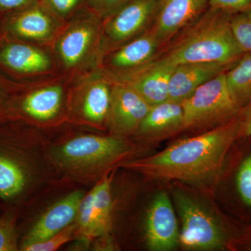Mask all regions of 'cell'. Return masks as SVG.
Here are the masks:
<instances>
[{
    "label": "cell",
    "instance_id": "obj_33",
    "mask_svg": "<svg viewBox=\"0 0 251 251\" xmlns=\"http://www.w3.org/2000/svg\"><path fill=\"white\" fill-rule=\"evenodd\" d=\"M244 245L247 250L251 251V230L248 232L247 235L244 237Z\"/></svg>",
    "mask_w": 251,
    "mask_h": 251
},
{
    "label": "cell",
    "instance_id": "obj_15",
    "mask_svg": "<svg viewBox=\"0 0 251 251\" xmlns=\"http://www.w3.org/2000/svg\"><path fill=\"white\" fill-rule=\"evenodd\" d=\"M83 197V193L74 191L51 206L31 227L21 247L44 242L72 224Z\"/></svg>",
    "mask_w": 251,
    "mask_h": 251
},
{
    "label": "cell",
    "instance_id": "obj_4",
    "mask_svg": "<svg viewBox=\"0 0 251 251\" xmlns=\"http://www.w3.org/2000/svg\"><path fill=\"white\" fill-rule=\"evenodd\" d=\"M226 73L203 84L181 103L184 130L211 129L237 116L241 108L229 92Z\"/></svg>",
    "mask_w": 251,
    "mask_h": 251
},
{
    "label": "cell",
    "instance_id": "obj_31",
    "mask_svg": "<svg viewBox=\"0 0 251 251\" xmlns=\"http://www.w3.org/2000/svg\"><path fill=\"white\" fill-rule=\"evenodd\" d=\"M237 139L251 136V102L242 107L237 115Z\"/></svg>",
    "mask_w": 251,
    "mask_h": 251
},
{
    "label": "cell",
    "instance_id": "obj_29",
    "mask_svg": "<svg viewBox=\"0 0 251 251\" xmlns=\"http://www.w3.org/2000/svg\"><path fill=\"white\" fill-rule=\"evenodd\" d=\"M236 182L238 192L243 202L247 206H251V155L241 164Z\"/></svg>",
    "mask_w": 251,
    "mask_h": 251
},
{
    "label": "cell",
    "instance_id": "obj_28",
    "mask_svg": "<svg viewBox=\"0 0 251 251\" xmlns=\"http://www.w3.org/2000/svg\"><path fill=\"white\" fill-rule=\"evenodd\" d=\"M18 250L16 221L11 216L0 219V251Z\"/></svg>",
    "mask_w": 251,
    "mask_h": 251
},
{
    "label": "cell",
    "instance_id": "obj_13",
    "mask_svg": "<svg viewBox=\"0 0 251 251\" xmlns=\"http://www.w3.org/2000/svg\"><path fill=\"white\" fill-rule=\"evenodd\" d=\"M87 74L80 80L77 90L81 115L91 123L107 122L112 81L100 69Z\"/></svg>",
    "mask_w": 251,
    "mask_h": 251
},
{
    "label": "cell",
    "instance_id": "obj_6",
    "mask_svg": "<svg viewBox=\"0 0 251 251\" xmlns=\"http://www.w3.org/2000/svg\"><path fill=\"white\" fill-rule=\"evenodd\" d=\"M173 196L181 221L179 245L188 251L224 249L226 237L215 218L182 190H174Z\"/></svg>",
    "mask_w": 251,
    "mask_h": 251
},
{
    "label": "cell",
    "instance_id": "obj_20",
    "mask_svg": "<svg viewBox=\"0 0 251 251\" xmlns=\"http://www.w3.org/2000/svg\"><path fill=\"white\" fill-rule=\"evenodd\" d=\"M229 92L239 108L251 102V52H244L226 73Z\"/></svg>",
    "mask_w": 251,
    "mask_h": 251
},
{
    "label": "cell",
    "instance_id": "obj_7",
    "mask_svg": "<svg viewBox=\"0 0 251 251\" xmlns=\"http://www.w3.org/2000/svg\"><path fill=\"white\" fill-rule=\"evenodd\" d=\"M157 0H130L117 14L103 21L101 59L105 54L143 35L152 27Z\"/></svg>",
    "mask_w": 251,
    "mask_h": 251
},
{
    "label": "cell",
    "instance_id": "obj_1",
    "mask_svg": "<svg viewBox=\"0 0 251 251\" xmlns=\"http://www.w3.org/2000/svg\"><path fill=\"white\" fill-rule=\"evenodd\" d=\"M237 116L202 134L176 140L163 151L126 163L151 179L208 186L221 174L229 148L237 140Z\"/></svg>",
    "mask_w": 251,
    "mask_h": 251
},
{
    "label": "cell",
    "instance_id": "obj_32",
    "mask_svg": "<svg viewBox=\"0 0 251 251\" xmlns=\"http://www.w3.org/2000/svg\"><path fill=\"white\" fill-rule=\"evenodd\" d=\"M38 1L39 0H0V10L16 11Z\"/></svg>",
    "mask_w": 251,
    "mask_h": 251
},
{
    "label": "cell",
    "instance_id": "obj_17",
    "mask_svg": "<svg viewBox=\"0 0 251 251\" xmlns=\"http://www.w3.org/2000/svg\"><path fill=\"white\" fill-rule=\"evenodd\" d=\"M0 63L13 72L28 75L46 74L53 67L51 54L31 43L6 44L0 49Z\"/></svg>",
    "mask_w": 251,
    "mask_h": 251
},
{
    "label": "cell",
    "instance_id": "obj_16",
    "mask_svg": "<svg viewBox=\"0 0 251 251\" xmlns=\"http://www.w3.org/2000/svg\"><path fill=\"white\" fill-rule=\"evenodd\" d=\"M175 67L161 59H155L129 76L113 82L130 86L153 106L168 100L170 79Z\"/></svg>",
    "mask_w": 251,
    "mask_h": 251
},
{
    "label": "cell",
    "instance_id": "obj_5",
    "mask_svg": "<svg viewBox=\"0 0 251 251\" xmlns=\"http://www.w3.org/2000/svg\"><path fill=\"white\" fill-rule=\"evenodd\" d=\"M131 148L120 136L83 135L64 144L57 158L68 171L83 173L98 171L128 155Z\"/></svg>",
    "mask_w": 251,
    "mask_h": 251
},
{
    "label": "cell",
    "instance_id": "obj_2",
    "mask_svg": "<svg viewBox=\"0 0 251 251\" xmlns=\"http://www.w3.org/2000/svg\"><path fill=\"white\" fill-rule=\"evenodd\" d=\"M230 16L209 6L163 46L156 59L173 66L202 62L235 64L244 52L232 33Z\"/></svg>",
    "mask_w": 251,
    "mask_h": 251
},
{
    "label": "cell",
    "instance_id": "obj_11",
    "mask_svg": "<svg viewBox=\"0 0 251 251\" xmlns=\"http://www.w3.org/2000/svg\"><path fill=\"white\" fill-rule=\"evenodd\" d=\"M177 219L169 196L160 192L153 198L147 214L145 239L151 251H170L179 245Z\"/></svg>",
    "mask_w": 251,
    "mask_h": 251
},
{
    "label": "cell",
    "instance_id": "obj_23",
    "mask_svg": "<svg viewBox=\"0 0 251 251\" xmlns=\"http://www.w3.org/2000/svg\"><path fill=\"white\" fill-rule=\"evenodd\" d=\"M76 231L82 239L90 241L103 236L98 217L94 206L93 192L91 191L82 198L79 205L76 218Z\"/></svg>",
    "mask_w": 251,
    "mask_h": 251
},
{
    "label": "cell",
    "instance_id": "obj_18",
    "mask_svg": "<svg viewBox=\"0 0 251 251\" xmlns=\"http://www.w3.org/2000/svg\"><path fill=\"white\" fill-rule=\"evenodd\" d=\"M184 130L182 104L168 100L153 105L135 133L145 139L162 140Z\"/></svg>",
    "mask_w": 251,
    "mask_h": 251
},
{
    "label": "cell",
    "instance_id": "obj_8",
    "mask_svg": "<svg viewBox=\"0 0 251 251\" xmlns=\"http://www.w3.org/2000/svg\"><path fill=\"white\" fill-rule=\"evenodd\" d=\"M161 48L150 29L103 55L99 69L112 81L122 80L152 62Z\"/></svg>",
    "mask_w": 251,
    "mask_h": 251
},
{
    "label": "cell",
    "instance_id": "obj_26",
    "mask_svg": "<svg viewBox=\"0 0 251 251\" xmlns=\"http://www.w3.org/2000/svg\"><path fill=\"white\" fill-rule=\"evenodd\" d=\"M56 16L66 23L81 9L86 7V0H42Z\"/></svg>",
    "mask_w": 251,
    "mask_h": 251
},
{
    "label": "cell",
    "instance_id": "obj_12",
    "mask_svg": "<svg viewBox=\"0 0 251 251\" xmlns=\"http://www.w3.org/2000/svg\"><path fill=\"white\" fill-rule=\"evenodd\" d=\"M209 6V0H157L156 18L151 30L163 47Z\"/></svg>",
    "mask_w": 251,
    "mask_h": 251
},
{
    "label": "cell",
    "instance_id": "obj_25",
    "mask_svg": "<svg viewBox=\"0 0 251 251\" xmlns=\"http://www.w3.org/2000/svg\"><path fill=\"white\" fill-rule=\"evenodd\" d=\"M76 231L75 224H71L66 228L62 229L53 237L46 239L44 242L30 244L21 247L24 251H52L57 250L66 243L72 239L73 235Z\"/></svg>",
    "mask_w": 251,
    "mask_h": 251
},
{
    "label": "cell",
    "instance_id": "obj_22",
    "mask_svg": "<svg viewBox=\"0 0 251 251\" xmlns=\"http://www.w3.org/2000/svg\"><path fill=\"white\" fill-rule=\"evenodd\" d=\"M113 173L106 175L92 190L94 206L103 236L110 232L112 226V182Z\"/></svg>",
    "mask_w": 251,
    "mask_h": 251
},
{
    "label": "cell",
    "instance_id": "obj_10",
    "mask_svg": "<svg viewBox=\"0 0 251 251\" xmlns=\"http://www.w3.org/2000/svg\"><path fill=\"white\" fill-rule=\"evenodd\" d=\"M151 105L134 89L112 81L107 123L117 136L135 133Z\"/></svg>",
    "mask_w": 251,
    "mask_h": 251
},
{
    "label": "cell",
    "instance_id": "obj_19",
    "mask_svg": "<svg viewBox=\"0 0 251 251\" xmlns=\"http://www.w3.org/2000/svg\"><path fill=\"white\" fill-rule=\"evenodd\" d=\"M64 98V88L59 84L48 85L33 91L23 99L22 108L38 121L52 120L59 113Z\"/></svg>",
    "mask_w": 251,
    "mask_h": 251
},
{
    "label": "cell",
    "instance_id": "obj_9",
    "mask_svg": "<svg viewBox=\"0 0 251 251\" xmlns=\"http://www.w3.org/2000/svg\"><path fill=\"white\" fill-rule=\"evenodd\" d=\"M64 24L42 0H39L14 11L8 21L7 29L21 40L37 45H52Z\"/></svg>",
    "mask_w": 251,
    "mask_h": 251
},
{
    "label": "cell",
    "instance_id": "obj_27",
    "mask_svg": "<svg viewBox=\"0 0 251 251\" xmlns=\"http://www.w3.org/2000/svg\"><path fill=\"white\" fill-rule=\"evenodd\" d=\"M130 0H86V6L103 21L111 18Z\"/></svg>",
    "mask_w": 251,
    "mask_h": 251
},
{
    "label": "cell",
    "instance_id": "obj_24",
    "mask_svg": "<svg viewBox=\"0 0 251 251\" xmlns=\"http://www.w3.org/2000/svg\"><path fill=\"white\" fill-rule=\"evenodd\" d=\"M230 26L241 49L244 52H251V7L231 15Z\"/></svg>",
    "mask_w": 251,
    "mask_h": 251
},
{
    "label": "cell",
    "instance_id": "obj_21",
    "mask_svg": "<svg viewBox=\"0 0 251 251\" xmlns=\"http://www.w3.org/2000/svg\"><path fill=\"white\" fill-rule=\"evenodd\" d=\"M26 184V175L19 164L9 157L0 153V197L11 199L22 192Z\"/></svg>",
    "mask_w": 251,
    "mask_h": 251
},
{
    "label": "cell",
    "instance_id": "obj_3",
    "mask_svg": "<svg viewBox=\"0 0 251 251\" xmlns=\"http://www.w3.org/2000/svg\"><path fill=\"white\" fill-rule=\"evenodd\" d=\"M103 21L86 6L64 25L52 46L64 72L78 74L99 69Z\"/></svg>",
    "mask_w": 251,
    "mask_h": 251
},
{
    "label": "cell",
    "instance_id": "obj_30",
    "mask_svg": "<svg viewBox=\"0 0 251 251\" xmlns=\"http://www.w3.org/2000/svg\"><path fill=\"white\" fill-rule=\"evenodd\" d=\"M212 7L230 15L245 11L251 7V0H209Z\"/></svg>",
    "mask_w": 251,
    "mask_h": 251
},
{
    "label": "cell",
    "instance_id": "obj_14",
    "mask_svg": "<svg viewBox=\"0 0 251 251\" xmlns=\"http://www.w3.org/2000/svg\"><path fill=\"white\" fill-rule=\"evenodd\" d=\"M234 64L202 62L185 63L175 67L168 89V100L182 103L198 87L227 72Z\"/></svg>",
    "mask_w": 251,
    "mask_h": 251
}]
</instances>
